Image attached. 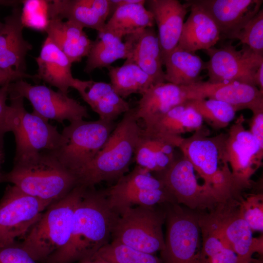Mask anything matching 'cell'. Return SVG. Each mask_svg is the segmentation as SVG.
Here are the masks:
<instances>
[{
  "label": "cell",
  "mask_w": 263,
  "mask_h": 263,
  "mask_svg": "<svg viewBox=\"0 0 263 263\" xmlns=\"http://www.w3.org/2000/svg\"><path fill=\"white\" fill-rule=\"evenodd\" d=\"M240 209L252 231L263 230V195L252 194L239 198Z\"/></svg>",
  "instance_id": "cell-38"
},
{
  "label": "cell",
  "mask_w": 263,
  "mask_h": 263,
  "mask_svg": "<svg viewBox=\"0 0 263 263\" xmlns=\"http://www.w3.org/2000/svg\"><path fill=\"white\" fill-rule=\"evenodd\" d=\"M3 134L0 133V183H3V176L4 173L1 171V165L4 159L3 150Z\"/></svg>",
  "instance_id": "cell-45"
},
{
  "label": "cell",
  "mask_w": 263,
  "mask_h": 263,
  "mask_svg": "<svg viewBox=\"0 0 263 263\" xmlns=\"http://www.w3.org/2000/svg\"><path fill=\"white\" fill-rule=\"evenodd\" d=\"M104 191L111 207L119 215L135 206L175 203L161 180L138 166Z\"/></svg>",
  "instance_id": "cell-10"
},
{
  "label": "cell",
  "mask_w": 263,
  "mask_h": 263,
  "mask_svg": "<svg viewBox=\"0 0 263 263\" xmlns=\"http://www.w3.org/2000/svg\"><path fill=\"white\" fill-rule=\"evenodd\" d=\"M86 188L77 185L64 197L51 204L19 243L38 263H44L68 244L74 212Z\"/></svg>",
  "instance_id": "cell-4"
},
{
  "label": "cell",
  "mask_w": 263,
  "mask_h": 263,
  "mask_svg": "<svg viewBox=\"0 0 263 263\" xmlns=\"http://www.w3.org/2000/svg\"><path fill=\"white\" fill-rule=\"evenodd\" d=\"M108 263H162L154 254L144 252L123 244L111 241L91 258Z\"/></svg>",
  "instance_id": "cell-35"
},
{
  "label": "cell",
  "mask_w": 263,
  "mask_h": 263,
  "mask_svg": "<svg viewBox=\"0 0 263 263\" xmlns=\"http://www.w3.org/2000/svg\"><path fill=\"white\" fill-rule=\"evenodd\" d=\"M249 122V132L263 146V110L252 113Z\"/></svg>",
  "instance_id": "cell-42"
},
{
  "label": "cell",
  "mask_w": 263,
  "mask_h": 263,
  "mask_svg": "<svg viewBox=\"0 0 263 263\" xmlns=\"http://www.w3.org/2000/svg\"><path fill=\"white\" fill-rule=\"evenodd\" d=\"M241 114L226 133L225 155L231 172L243 188L251 186L250 178L260 167L263 156L261 146L244 125Z\"/></svg>",
  "instance_id": "cell-16"
},
{
  "label": "cell",
  "mask_w": 263,
  "mask_h": 263,
  "mask_svg": "<svg viewBox=\"0 0 263 263\" xmlns=\"http://www.w3.org/2000/svg\"><path fill=\"white\" fill-rule=\"evenodd\" d=\"M162 181L176 203L191 210L209 211L234 198L198 181L191 164L183 156L176 159L164 172L156 176Z\"/></svg>",
  "instance_id": "cell-11"
},
{
  "label": "cell",
  "mask_w": 263,
  "mask_h": 263,
  "mask_svg": "<svg viewBox=\"0 0 263 263\" xmlns=\"http://www.w3.org/2000/svg\"><path fill=\"white\" fill-rule=\"evenodd\" d=\"M83 29L70 20L50 19L45 32L73 63L87 57L93 44Z\"/></svg>",
  "instance_id": "cell-27"
},
{
  "label": "cell",
  "mask_w": 263,
  "mask_h": 263,
  "mask_svg": "<svg viewBox=\"0 0 263 263\" xmlns=\"http://www.w3.org/2000/svg\"><path fill=\"white\" fill-rule=\"evenodd\" d=\"M185 3L190 12L184 22L177 46L192 53L214 46L221 38L216 23L202 8L188 0Z\"/></svg>",
  "instance_id": "cell-25"
},
{
  "label": "cell",
  "mask_w": 263,
  "mask_h": 263,
  "mask_svg": "<svg viewBox=\"0 0 263 263\" xmlns=\"http://www.w3.org/2000/svg\"><path fill=\"white\" fill-rule=\"evenodd\" d=\"M239 198L221 203L207 214L225 245L241 261L251 263L255 253L263 254V238L253 237L240 209Z\"/></svg>",
  "instance_id": "cell-14"
},
{
  "label": "cell",
  "mask_w": 263,
  "mask_h": 263,
  "mask_svg": "<svg viewBox=\"0 0 263 263\" xmlns=\"http://www.w3.org/2000/svg\"><path fill=\"white\" fill-rule=\"evenodd\" d=\"M77 263H108L99 259L92 258L88 260L77 262Z\"/></svg>",
  "instance_id": "cell-46"
},
{
  "label": "cell",
  "mask_w": 263,
  "mask_h": 263,
  "mask_svg": "<svg viewBox=\"0 0 263 263\" xmlns=\"http://www.w3.org/2000/svg\"><path fill=\"white\" fill-rule=\"evenodd\" d=\"M142 130L131 108L124 113L94 158L75 173L77 185L87 188L102 182L115 183L126 174Z\"/></svg>",
  "instance_id": "cell-3"
},
{
  "label": "cell",
  "mask_w": 263,
  "mask_h": 263,
  "mask_svg": "<svg viewBox=\"0 0 263 263\" xmlns=\"http://www.w3.org/2000/svg\"><path fill=\"white\" fill-rule=\"evenodd\" d=\"M10 84H7L0 88V133L3 134L8 132L7 121L10 106L7 104L6 101Z\"/></svg>",
  "instance_id": "cell-41"
},
{
  "label": "cell",
  "mask_w": 263,
  "mask_h": 263,
  "mask_svg": "<svg viewBox=\"0 0 263 263\" xmlns=\"http://www.w3.org/2000/svg\"><path fill=\"white\" fill-rule=\"evenodd\" d=\"M25 78L38 80L36 75H31L26 73L11 72L0 69V86L1 87L17 80Z\"/></svg>",
  "instance_id": "cell-43"
},
{
  "label": "cell",
  "mask_w": 263,
  "mask_h": 263,
  "mask_svg": "<svg viewBox=\"0 0 263 263\" xmlns=\"http://www.w3.org/2000/svg\"><path fill=\"white\" fill-rule=\"evenodd\" d=\"M119 216L111 207L104 190L86 188L74 212L68 244L44 263H74L91 259L110 242Z\"/></svg>",
  "instance_id": "cell-1"
},
{
  "label": "cell",
  "mask_w": 263,
  "mask_h": 263,
  "mask_svg": "<svg viewBox=\"0 0 263 263\" xmlns=\"http://www.w3.org/2000/svg\"><path fill=\"white\" fill-rule=\"evenodd\" d=\"M8 96L10 105L7 129L15 138L14 159L57 149L61 140L57 127L33 112H28L22 96L9 92Z\"/></svg>",
  "instance_id": "cell-8"
},
{
  "label": "cell",
  "mask_w": 263,
  "mask_h": 263,
  "mask_svg": "<svg viewBox=\"0 0 263 263\" xmlns=\"http://www.w3.org/2000/svg\"><path fill=\"white\" fill-rule=\"evenodd\" d=\"M36 61L38 67L36 75L38 80H43L66 94L69 88H75L79 79L72 75V62L48 37L43 41Z\"/></svg>",
  "instance_id": "cell-23"
},
{
  "label": "cell",
  "mask_w": 263,
  "mask_h": 263,
  "mask_svg": "<svg viewBox=\"0 0 263 263\" xmlns=\"http://www.w3.org/2000/svg\"><path fill=\"white\" fill-rule=\"evenodd\" d=\"M204 10L218 27L221 37L235 39L246 22L261 9V0H190Z\"/></svg>",
  "instance_id": "cell-18"
},
{
  "label": "cell",
  "mask_w": 263,
  "mask_h": 263,
  "mask_svg": "<svg viewBox=\"0 0 263 263\" xmlns=\"http://www.w3.org/2000/svg\"><path fill=\"white\" fill-rule=\"evenodd\" d=\"M0 263H38L21 247L19 243L0 246Z\"/></svg>",
  "instance_id": "cell-40"
},
{
  "label": "cell",
  "mask_w": 263,
  "mask_h": 263,
  "mask_svg": "<svg viewBox=\"0 0 263 263\" xmlns=\"http://www.w3.org/2000/svg\"><path fill=\"white\" fill-rule=\"evenodd\" d=\"M52 203L8 185L0 200V246L23 238Z\"/></svg>",
  "instance_id": "cell-12"
},
{
  "label": "cell",
  "mask_w": 263,
  "mask_h": 263,
  "mask_svg": "<svg viewBox=\"0 0 263 263\" xmlns=\"http://www.w3.org/2000/svg\"><path fill=\"white\" fill-rule=\"evenodd\" d=\"M128 54L127 45L123 38L103 29L97 32V37L87 56L84 71L89 74L97 68H108L118 59H126Z\"/></svg>",
  "instance_id": "cell-31"
},
{
  "label": "cell",
  "mask_w": 263,
  "mask_h": 263,
  "mask_svg": "<svg viewBox=\"0 0 263 263\" xmlns=\"http://www.w3.org/2000/svg\"><path fill=\"white\" fill-rule=\"evenodd\" d=\"M186 101L182 86L169 82L153 84L141 95L133 108L135 116L138 120H142L145 127Z\"/></svg>",
  "instance_id": "cell-24"
},
{
  "label": "cell",
  "mask_w": 263,
  "mask_h": 263,
  "mask_svg": "<svg viewBox=\"0 0 263 263\" xmlns=\"http://www.w3.org/2000/svg\"><path fill=\"white\" fill-rule=\"evenodd\" d=\"M186 100L213 99L226 103L236 111L250 110L252 113L263 110V93L256 86L238 82L213 83L202 80L182 86Z\"/></svg>",
  "instance_id": "cell-17"
},
{
  "label": "cell",
  "mask_w": 263,
  "mask_h": 263,
  "mask_svg": "<svg viewBox=\"0 0 263 263\" xmlns=\"http://www.w3.org/2000/svg\"><path fill=\"white\" fill-rule=\"evenodd\" d=\"M116 124L99 119L74 121L64 127L59 146L51 151L74 174L90 163L103 148Z\"/></svg>",
  "instance_id": "cell-7"
},
{
  "label": "cell",
  "mask_w": 263,
  "mask_h": 263,
  "mask_svg": "<svg viewBox=\"0 0 263 263\" xmlns=\"http://www.w3.org/2000/svg\"><path fill=\"white\" fill-rule=\"evenodd\" d=\"M171 144L142 130L136 143L134 157L136 166L156 176L166 170L176 159Z\"/></svg>",
  "instance_id": "cell-28"
},
{
  "label": "cell",
  "mask_w": 263,
  "mask_h": 263,
  "mask_svg": "<svg viewBox=\"0 0 263 263\" xmlns=\"http://www.w3.org/2000/svg\"><path fill=\"white\" fill-rule=\"evenodd\" d=\"M158 28V37L164 62L178 44L189 7L177 0H148L145 3Z\"/></svg>",
  "instance_id": "cell-19"
},
{
  "label": "cell",
  "mask_w": 263,
  "mask_h": 263,
  "mask_svg": "<svg viewBox=\"0 0 263 263\" xmlns=\"http://www.w3.org/2000/svg\"><path fill=\"white\" fill-rule=\"evenodd\" d=\"M201 115L185 103L172 108L143 131L179 148L184 139L182 134L194 132L203 127Z\"/></svg>",
  "instance_id": "cell-22"
},
{
  "label": "cell",
  "mask_w": 263,
  "mask_h": 263,
  "mask_svg": "<svg viewBox=\"0 0 263 263\" xmlns=\"http://www.w3.org/2000/svg\"><path fill=\"white\" fill-rule=\"evenodd\" d=\"M108 74L115 92L125 99L131 94H143L155 84L151 78L135 64L125 61L120 66L108 68Z\"/></svg>",
  "instance_id": "cell-32"
},
{
  "label": "cell",
  "mask_w": 263,
  "mask_h": 263,
  "mask_svg": "<svg viewBox=\"0 0 263 263\" xmlns=\"http://www.w3.org/2000/svg\"><path fill=\"white\" fill-rule=\"evenodd\" d=\"M2 182H9L35 198L55 202L77 186L75 175L50 151L14 160L11 170L4 173Z\"/></svg>",
  "instance_id": "cell-2"
},
{
  "label": "cell",
  "mask_w": 263,
  "mask_h": 263,
  "mask_svg": "<svg viewBox=\"0 0 263 263\" xmlns=\"http://www.w3.org/2000/svg\"><path fill=\"white\" fill-rule=\"evenodd\" d=\"M165 218L164 205L128 208L119 215L111 241L150 254L160 252L165 248Z\"/></svg>",
  "instance_id": "cell-6"
},
{
  "label": "cell",
  "mask_w": 263,
  "mask_h": 263,
  "mask_svg": "<svg viewBox=\"0 0 263 263\" xmlns=\"http://www.w3.org/2000/svg\"><path fill=\"white\" fill-rule=\"evenodd\" d=\"M3 25H4V23L1 22L0 21V31L1 30L2 28H3Z\"/></svg>",
  "instance_id": "cell-47"
},
{
  "label": "cell",
  "mask_w": 263,
  "mask_h": 263,
  "mask_svg": "<svg viewBox=\"0 0 263 263\" xmlns=\"http://www.w3.org/2000/svg\"><path fill=\"white\" fill-rule=\"evenodd\" d=\"M50 19L73 21L84 28L102 30L112 14L110 0H49Z\"/></svg>",
  "instance_id": "cell-20"
},
{
  "label": "cell",
  "mask_w": 263,
  "mask_h": 263,
  "mask_svg": "<svg viewBox=\"0 0 263 263\" xmlns=\"http://www.w3.org/2000/svg\"><path fill=\"white\" fill-rule=\"evenodd\" d=\"M203 126L188 138H184L179 149L183 156L192 165L203 184L232 197L244 189L231 172L225 155L227 134L210 136Z\"/></svg>",
  "instance_id": "cell-5"
},
{
  "label": "cell",
  "mask_w": 263,
  "mask_h": 263,
  "mask_svg": "<svg viewBox=\"0 0 263 263\" xmlns=\"http://www.w3.org/2000/svg\"><path fill=\"white\" fill-rule=\"evenodd\" d=\"M198 217L203 242L198 263H250L241 261L225 245L206 214Z\"/></svg>",
  "instance_id": "cell-33"
},
{
  "label": "cell",
  "mask_w": 263,
  "mask_h": 263,
  "mask_svg": "<svg viewBox=\"0 0 263 263\" xmlns=\"http://www.w3.org/2000/svg\"><path fill=\"white\" fill-rule=\"evenodd\" d=\"M165 81L180 86H187L201 80L200 74L205 69V62L195 53L177 46L166 58Z\"/></svg>",
  "instance_id": "cell-30"
},
{
  "label": "cell",
  "mask_w": 263,
  "mask_h": 263,
  "mask_svg": "<svg viewBox=\"0 0 263 263\" xmlns=\"http://www.w3.org/2000/svg\"><path fill=\"white\" fill-rule=\"evenodd\" d=\"M75 89L101 120L113 122L131 109L110 83L79 79Z\"/></svg>",
  "instance_id": "cell-26"
},
{
  "label": "cell",
  "mask_w": 263,
  "mask_h": 263,
  "mask_svg": "<svg viewBox=\"0 0 263 263\" xmlns=\"http://www.w3.org/2000/svg\"><path fill=\"white\" fill-rule=\"evenodd\" d=\"M21 19L23 26L45 31L50 20L49 0H26L22 1Z\"/></svg>",
  "instance_id": "cell-36"
},
{
  "label": "cell",
  "mask_w": 263,
  "mask_h": 263,
  "mask_svg": "<svg viewBox=\"0 0 263 263\" xmlns=\"http://www.w3.org/2000/svg\"><path fill=\"white\" fill-rule=\"evenodd\" d=\"M124 38L129 52L126 61L137 65L155 84L165 82L159 40L154 27L146 28Z\"/></svg>",
  "instance_id": "cell-21"
},
{
  "label": "cell",
  "mask_w": 263,
  "mask_h": 263,
  "mask_svg": "<svg viewBox=\"0 0 263 263\" xmlns=\"http://www.w3.org/2000/svg\"><path fill=\"white\" fill-rule=\"evenodd\" d=\"M243 45L256 53L263 56V10L250 19L236 36Z\"/></svg>",
  "instance_id": "cell-37"
},
{
  "label": "cell",
  "mask_w": 263,
  "mask_h": 263,
  "mask_svg": "<svg viewBox=\"0 0 263 263\" xmlns=\"http://www.w3.org/2000/svg\"><path fill=\"white\" fill-rule=\"evenodd\" d=\"M3 23L0 32V56L22 35L24 26L21 19V9L18 6L14 7L11 14L4 18Z\"/></svg>",
  "instance_id": "cell-39"
},
{
  "label": "cell",
  "mask_w": 263,
  "mask_h": 263,
  "mask_svg": "<svg viewBox=\"0 0 263 263\" xmlns=\"http://www.w3.org/2000/svg\"><path fill=\"white\" fill-rule=\"evenodd\" d=\"M193 108L215 130L227 127L235 118L236 110L229 104L213 99H190L185 102Z\"/></svg>",
  "instance_id": "cell-34"
},
{
  "label": "cell",
  "mask_w": 263,
  "mask_h": 263,
  "mask_svg": "<svg viewBox=\"0 0 263 263\" xmlns=\"http://www.w3.org/2000/svg\"><path fill=\"white\" fill-rule=\"evenodd\" d=\"M164 207L165 248L160 252L162 263H198L201 250L198 214L175 203Z\"/></svg>",
  "instance_id": "cell-9"
},
{
  "label": "cell",
  "mask_w": 263,
  "mask_h": 263,
  "mask_svg": "<svg viewBox=\"0 0 263 263\" xmlns=\"http://www.w3.org/2000/svg\"><path fill=\"white\" fill-rule=\"evenodd\" d=\"M203 51L209 57L205 62L208 82H238L256 86L255 75L263 63V56L245 45L238 50L230 41Z\"/></svg>",
  "instance_id": "cell-13"
},
{
  "label": "cell",
  "mask_w": 263,
  "mask_h": 263,
  "mask_svg": "<svg viewBox=\"0 0 263 263\" xmlns=\"http://www.w3.org/2000/svg\"><path fill=\"white\" fill-rule=\"evenodd\" d=\"M8 92L28 99L33 112L48 120L60 123L68 120L71 123L89 117L85 106L68 94L45 85H33L24 79H19L9 84Z\"/></svg>",
  "instance_id": "cell-15"
},
{
  "label": "cell",
  "mask_w": 263,
  "mask_h": 263,
  "mask_svg": "<svg viewBox=\"0 0 263 263\" xmlns=\"http://www.w3.org/2000/svg\"><path fill=\"white\" fill-rule=\"evenodd\" d=\"M256 87L263 93V63L258 68L255 75Z\"/></svg>",
  "instance_id": "cell-44"
},
{
  "label": "cell",
  "mask_w": 263,
  "mask_h": 263,
  "mask_svg": "<svg viewBox=\"0 0 263 263\" xmlns=\"http://www.w3.org/2000/svg\"><path fill=\"white\" fill-rule=\"evenodd\" d=\"M146 0L118 6L107 20L104 29L121 38L155 24L151 13L145 6Z\"/></svg>",
  "instance_id": "cell-29"
}]
</instances>
